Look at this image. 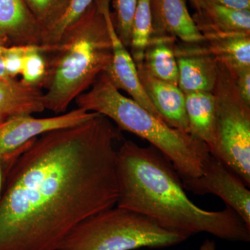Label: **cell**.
Here are the masks:
<instances>
[{
	"label": "cell",
	"mask_w": 250,
	"mask_h": 250,
	"mask_svg": "<svg viewBox=\"0 0 250 250\" xmlns=\"http://www.w3.org/2000/svg\"><path fill=\"white\" fill-rule=\"evenodd\" d=\"M116 173L117 207L139 212L189 237L207 233L229 241H250V229L228 206L208 211L195 205L172 163L154 146L125 141L116 150Z\"/></svg>",
	"instance_id": "7a4b0ae2"
},
{
	"label": "cell",
	"mask_w": 250,
	"mask_h": 250,
	"mask_svg": "<svg viewBox=\"0 0 250 250\" xmlns=\"http://www.w3.org/2000/svg\"><path fill=\"white\" fill-rule=\"evenodd\" d=\"M182 182L185 190L195 195L213 194L220 197L250 229L249 187L218 158L210 154L200 177Z\"/></svg>",
	"instance_id": "ba28073f"
},
{
	"label": "cell",
	"mask_w": 250,
	"mask_h": 250,
	"mask_svg": "<svg viewBox=\"0 0 250 250\" xmlns=\"http://www.w3.org/2000/svg\"><path fill=\"white\" fill-rule=\"evenodd\" d=\"M99 1L107 23L113 49V59L106 73L118 90H124L129 94L133 100L156 118L164 121L143 89L136 62L115 30L112 12L110 10L111 0H99Z\"/></svg>",
	"instance_id": "9c48e42d"
},
{
	"label": "cell",
	"mask_w": 250,
	"mask_h": 250,
	"mask_svg": "<svg viewBox=\"0 0 250 250\" xmlns=\"http://www.w3.org/2000/svg\"><path fill=\"white\" fill-rule=\"evenodd\" d=\"M121 138L97 113L31 143L0 197V250H57L83 220L116 205L114 144Z\"/></svg>",
	"instance_id": "6da1fadb"
},
{
	"label": "cell",
	"mask_w": 250,
	"mask_h": 250,
	"mask_svg": "<svg viewBox=\"0 0 250 250\" xmlns=\"http://www.w3.org/2000/svg\"><path fill=\"white\" fill-rule=\"evenodd\" d=\"M150 9L152 36H170L188 44L205 41L185 0H150Z\"/></svg>",
	"instance_id": "7c38bea8"
},
{
	"label": "cell",
	"mask_w": 250,
	"mask_h": 250,
	"mask_svg": "<svg viewBox=\"0 0 250 250\" xmlns=\"http://www.w3.org/2000/svg\"><path fill=\"white\" fill-rule=\"evenodd\" d=\"M24 1L42 29L43 36L44 33L62 17L70 0H24Z\"/></svg>",
	"instance_id": "44dd1931"
},
{
	"label": "cell",
	"mask_w": 250,
	"mask_h": 250,
	"mask_svg": "<svg viewBox=\"0 0 250 250\" xmlns=\"http://www.w3.org/2000/svg\"><path fill=\"white\" fill-rule=\"evenodd\" d=\"M192 17L205 37L231 33L250 34V11H238L202 0L200 9Z\"/></svg>",
	"instance_id": "9a60e30c"
},
{
	"label": "cell",
	"mask_w": 250,
	"mask_h": 250,
	"mask_svg": "<svg viewBox=\"0 0 250 250\" xmlns=\"http://www.w3.org/2000/svg\"><path fill=\"white\" fill-rule=\"evenodd\" d=\"M153 34L150 0H138L131 24V57L136 63L143 62L145 52Z\"/></svg>",
	"instance_id": "d6986e66"
},
{
	"label": "cell",
	"mask_w": 250,
	"mask_h": 250,
	"mask_svg": "<svg viewBox=\"0 0 250 250\" xmlns=\"http://www.w3.org/2000/svg\"><path fill=\"white\" fill-rule=\"evenodd\" d=\"M47 70V64L42 47L40 45H27L23 59L22 82L27 85H36L42 88Z\"/></svg>",
	"instance_id": "7402d4cb"
},
{
	"label": "cell",
	"mask_w": 250,
	"mask_h": 250,
	"mask_svg": "<svg viewBox=\"0 0 250 250\" xmlns=\"http://www.w3.org/2000/svg\"><path fill=\"white\" fill-rule=\"evenodd\" d=\"M93 1L94 0H70L60 19L44 33L41 46L48 47L57 43L64 31L84 14Z\"/></svg>",
	"instance_id": "ffe728a7"
},
{
	"label": "cell",
	"mask_w": 250,
	"mask_h": 250,
	"mask_svg": "<svg viewBox=\"0 0 250 250\" xmlns=\"http://www.w3.org/2000/svg\"><path fill=\"white\" fill-rule=\"evenodd\" d=\"M233 78L241 98L250 106V67H243L232 72Z\"/></svg>",
	"instance_id": "d4e9b609"
},
{
	"label": "cell",
	"mask_w": 250,
	"mask_h": 250,
	"mask_svg": "<svg viewBox=\"0 0 250 250\" xmlns=\"http://www.w3.org/2000/svg\"><path fill=\"white\" fill-rule=\"evenodd\" d=\"M200 250H216V243L212 240L206 239L200 246Z\"/></svg>",
	"instance_id": "83f0119b"
},
{
	"label": "cell",
	"mask_w": 250,
	"mask_h": 250,
	"mask_svg": "<svg viewBox=\"0 0 250 250\" xmlns=\"http://www.w3.org/2000/svg\"><path fill=\"white\" fill-rule=\"evenodd\" d=\"M229 8V9L238 10V11H250V0H208Z\"/></svg>",
	"instance_id": "484cf974"
},
{
	"label": "cell",
	"mask_w": 250,
	"mask_h": 250,
	"mask_svg": "<svg viewBox=\"0 0 250 250\" xmlns=\"http://www.w3.org/2000/svg\"><path fill=\"white\" fill-rule=\"evenodd\" d=\"M135 210L111 207L77 225L57 250H134L177 246L188 239Z\"/></svg>",
	"instance_id": "5b68a950"
},
{
	"label": "cell",
	"mask_w": 250,
	"mask_h": 250,
	"mask_svg": "<svg viewBox=\"0 0 250 250\" xmlns=\"http://www.w3.org/2000/svg\"><path fill=\"white\" fill-rule=\"evenodd\" d=\"M42 31L24 0H0V45H41Z\"/></svg>",
	"instance_id": "4fadbf2b"
},
{
	"label": "cell",
	"mask_w": 250,
	"mask_h": 250,
	"mask_svg": "<svg viewBox=\"0 0 250 250\" xmlns=\"http://www.w3.org/2000/svg\"><path fill=\"white\" fill-rule=\"evenodd\" d=\"M178 86L184 94L212 93L218 77V62L206 54H187L177 57Z\"/></svg>",
	"instance_id": "2e32d148"
},
{
	"label": "cell",
	"mask_w": 250,
	"mask_h": 250,
	"mask_svg": "<svg viewBox=\"0 0 250 250\" xmlns=\"http://www.w3.org/2000/svg\"><path fill=\"white\" fill-rule=\"evenodd\" d=\"M96 113L77 108L49 118L18 116L4 122L0 125V170L3 165L11 170L19 156L41 135L82 124Z\"/></svg>",
	"instance_id": "52a82bcc"
},
{
	"label": "cell",
	"mask_w": 250,
	"mask_h": 250,
	"mask_svg": "<svg viewBox=\"0 0 250 250\" xmlns=\"http://www.w3.org/2000/svg\"><path fill=\"white\" fill-rule=\"evenodd\" d=\"M27 46L3 47L4 67L10 79H16L18 75H21Z\"/></svg>",
	"instance_id": "cb8c5ba5"
},
{
	"label": "cell",
	"mask_w": 250,
	"mask_h": 250,
	"mask_svg": "<svg viewBox=\"0 0 250 250\" xmlns=\"http://www.w3.org/2000/svg\"><path fill=\"white\" fill-rule=\"evenodd\" d=\"M190 1L192 6L196 9V11H198V10L200 9V6H201L202 0H190Z\"/></svg>",
	"instance_id": "f1b7e54d"
},
{
	"label": "cell",
	"mask_w": 250,
	"mask_h": 250,
	"mask_svg": "<svg viewBox=\"0 0 250 250\" xmlns=\"http://www.w3.org/2000/svg\"><path fill=\"white\" fill-rule=\"evenodd\" d=\"M136 65L143 89L164 122L171 127L190 134L186 111L185 94L178 85L153 76L146 70L143 62Z\"/></svg>",
	"instance_id": "8fae6325"
},
{
	"label": "cell",
	"mask_w": 250,
	"mask_h": 250,
	"mask_svg": "<svg viewBox=\"0 0 250 250\" xmlns=\"http://www.w3.org/2000/svg\"><path fill=\"white\" fill-rule=\"evenodd\" d=\"M190 134L205 143L211 152L215 143L216 108L213 93L197 92L185 95Z\"/></svg>",
	"instance_id": "e0dca14e"
},
{
	"label": "cell",
	"mask_w": 250,
	"mask_h": 250,
	"mask_svg": "<svg viewBox=\"0 0 250 250\" xmlns=\"http://www.w3.org/2000/svg\"><path fill=\"white\" fill-rule=\"evenodd\" d=\"M77 108L108 118L120 131L146 140L172 163L182 180L202 174L210 155L207 145L190 134L171 127L131 98L124 96L104 72L75 99Z\"/></svg>",
	"instance_id": "277c9868"
},
{
	"label": "cell",
	"mask_w": 250,
	"mask_h": 250,
	"mask_svg": "<svg viewBox=\"0 0 250 250\" xmlns=\"http://www.w3.org/2000/svg\"><path fill=\"white\" fill-rule=\"evenodd\" d=\"M205 37V36H204ZM176 57L187 54H206L234 72L250 67V34L231 33L206 36L199 43L176 44Z\"/></svg>",
	"instance_id": "30bf717a"
},
{
	"label": "cell",
	"mask_w": 250,
	"mask_h": 250,
	"mask_svg": "<svg viewBox=\"0 0 250 250\" xmlns=\"http://www.w3.org/2000/svg\"><path fill=\"white\" fill-rule=\"evenodd\" d=\"M176 41L170 36H152L143 64L156 78L178 85V65L174 53Z\"/></svg>",
	"instance_id": "ac0fdd59"
},
{
	"label": "cell",
	"mask_w": 250,
	"mask_h": 250,
	"mask_svg": "<svg viewBox=\"0 0 250 250\" xmlns=\"http://www.w3.org/2000/svg\"><path fill=\"white\" fill-rule=\"evenodd\" d=\"M216 108L215 143L210 153L250 186V106L241 98L228 67L218 62L212 91Z\"/></svg>",
	"instance_id": "8992f818"
},
{
	"label": "cell",
	"mask_w": 250,
	"mask_h": 250,
	"mask_svg": "<svg viewBox=\"0 0 250 250\" xmlns=\"http://www.w3.org/2000/svg\"><path fill=\"white\" fill-rule=\"evenodd\" d=\"M45 109L41 87L16 79L0 81V125L15 117L32 116Z\"/></svg>",
	"instance_id": "5bb4252c"
},
{
	"label": "cell",
	"mask_w": 250,
	"mask_h": 250,
	"mask_svg": "<svg viewBox=\"0 0 250 250\" xmlns=\"http://www.w3.org/2000/svg\"><path fill=\"white\" fill-rule=\"evenodd\" d=\"M41 47L47 64L41 86L45 90V108L62 114L112 62L111 36L99 0H94L57 43Z\"/></svg>",
	"instance_id": "3957f363"
},
{
	"label": "cell",
	"mask_w": 250,
	"mask_h": 250,
	"mask_svg": "<svg viewBox=\"0 0 250 250\" xmlns=\"http://www.w3.org/2000/svg\"><path fill=\"white\" fill-rule=\"evenodd\" d=\"M1 172H0V179H1Z\"/></svg>",
	"instance_id": "f546056e"
},
{
	"label": "cell",
	"mask_w": 250,
	"mask_h": 250,
	"mask_svg": "<svg viewBox=\"0 0 250 250\" xmlns=\"http://www.w3.org/2000/svg\"><path fill=\"white\" fill-rule=\"evenodd\" d=\"M138 0H113V25L118 37L126 47L131 41V24Z\"/></svg>",
	"instance_id": "603a6c76"
},
{
	"label": "cell",
	"mask_w": 250,
	"mask_h": 250,
	"mask_svg": "<svg viewBox=\"0 0 250 250\" xmlns=\"http://www.w3.org/2000/svg\"><path fill=\"white\" fill-rule=\"evenodd\" d=\"M4 46L0 45V81L10 80L6 69H5L4 60H3L2 49Z\"/></svg>",
	"instance_id": "4316f807"
}]
</instances>
